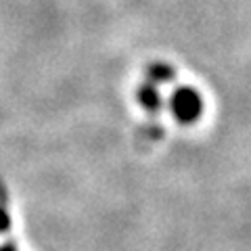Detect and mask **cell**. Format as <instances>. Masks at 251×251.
<instances>
[{
	"label": "cell",
	"instance_id": "obj_1",
	"mask_svg": "<svg viewBox=\"0 0 251 251\" xmlns=\"http://www.w3.org/2000/svg\"><path fill=\"white\" fill-rule=\"evenodd\" d=\"M172 109H174V115L178 117V122L193 124L203 113V99L197 94V90L180 88L172 97Z\"/></svg>",
	"mask_w": 251,
	"mask_h": 251
},
{
	"label": "cell",
	"instance_id": "obj_2",
	"mask_svg": "<svg viewBox=\"0 0 251 251\" xmlns=\"http://www.w3.org/2000/svg\"><path fill=\"white\" fill-rule=\"evenodd\" d=\"M143 103L149 109H157V107H159V97H157V92L147 90V92H143Z\"/></svg>",
	"mask_w": 251,
	"mask_h": 251
},
{
	"label": "cell",
	"instance_id": "obj_3",
	"mask_svg": "<svg viewBox=\"0 0 251 251\" xmlns=\"http://www.w3.org/2000/svg\"><path fill=\"white\" fill-rule=\"evenodd\" d=\"M0 251H13V247H4V249H0Z\"/></svg>",
	"mask_w": 251,
	"mask_h": 251
}]
</instances>
